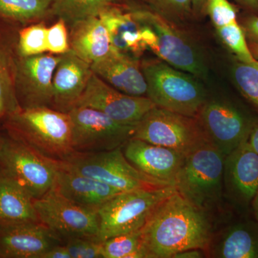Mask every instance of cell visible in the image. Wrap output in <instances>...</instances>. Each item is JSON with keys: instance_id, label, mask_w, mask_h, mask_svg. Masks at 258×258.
Instances as JSON below:
<instances>
[{"instance_id": "obj_37", "label": "cell", "mask_w": 258, "mask_h": 258, "mask_svg": "<svg viewBox=\"0 0 258 258\" xmlns=\"http://www.w3.org/2000/svg\"><path fill=\"white\" fill-rule=\"evenodd\" d=\"M40 258H71L63 243L57 244L42 254Z\"/></svg>"}, {"instance_id": "obj_32", "label": "cell", "mask_w": 258, "mask_h": 258, "mask_svg": "<svg viewBox=\"0 0 258 258\" xmlns=\"http://www.w3.org/2000/svg\"><path fill=\"white\" fill-rule=\"evenodd\" d=\"M71 258H102V242L90 237H74L63 242Z\"/></svg>"}, {"instance_id": "obj_39", "label": "cell", "mask_w": 258, "mask_h": 258, "mask_svg": "<svg viewBox=\"0 0 258 258\" xmlns=\"http://www.w3.org/2000/svg\"><path fill=\"white\" fill-rule=\"evenodd\" d=\"M247 142L258 154V118H256L254 120L253 125H252Z\"/></svg>"}, {"instance_id": "obj_21", "label": "cell", "mask_w": 258, "mask_h": 258, "mask_svg": "<svg viewBox=\"0 0 258 258\" xmlns=\"http://www.w3.org/2000/svg\"><path fill=\"white\" fill-rule=\"evenodd\" d=\"M98 18L106 27L115 50L136 58L147 50L142 40V23L132 12L125 13L118 5L111 4Z\"/></svg>"}, {"instance_id": "obj_13", "label": "cell", "mask_w": 258, "mask_h": 258, "mask_svg": "<svg viewBox=\"0 0 258 258\" xmlns=\"http://www.w3.org/2000/svg\"><path fill=\"white\" fill-rule=\"evenodd\" d=\"M88 107L125 124L137 125L155 104L147 96L121 93L93 74L76 107Z\"/></svg>"}, {"instance_id": "obj_5", "label": "cell", "mask_w": 258, "mask_h": 258, "mask_svg": "<svg viewBox=\"0 0 258 258\" xmlns=\"http://www.w3.org/2000/svg\"><path fill=\"white\" fill-rule=\"evenodd\" d=\"M142 23V37L147 48L172 67L206 79L208 68L203 54L194 42L159 13L132 11Z\"/></svg>"}, {"instance_id": "obj_15", "label": "cell", "mask_w": 258, "mask_h": 258, "mask_svg": "<svg viewBox=\"0 0 258 258\" xmlns=\"http://www.w3.org/2000/svg\"><path fill=\"white\" fill-rule=\"evenodd\" d=\"M61 243L62 239L40 222L0 225V258H40Z\"/></svg>"}, {"instance_id": "obj_19", "label": "cell", "mask_w": 258, "mask_h": 258, "mask_svg": "<svg viewBox=\"0 0 258 258\" xmlns=\"http://www.w3.org/2000/svg\"><path fill=\"white\" fill-rule=\"evenodd\" d=\"M93 74L121 93L147 96V86L137 58L112 47L108 55L91 64Z\"/></svg>"}, {"instance_id": "obj_17", "label": "cell", "mask_w": 258, "mask_h": 258, "mask_svg": "<svg viewBox=\"0 0 258 258\" xmlns=\"http://www.w3.org/2000/svg\"><path fill=\"white\" fill-rule=\"evenodd\" d=\"M224 190L237 205L252 203L258 189V154L246 141L226 156Z\"/></svg>"}, {"instance_id": "obj_33", "label": "cell", "mask_w": 258, "mask_h": 258, "mask_svg": "<svg viewBox=\"0 0 258 258\" xmlns=\"http://www.w3.org/2000/svg\"><path fill=\"white\" fill-rule=\"evenodd\" d=\"M46 39L49 53L60 55L71 50L68 25L62 19H58L52 26L47 28Z\"/></svg>"}, {"instance_id": "obj_23", "label": "cell", "mask_w": 258, "mask_h": 258, "mask_svg": "<svg viewBox=\"0 0 258 258\" xmlns=\"http://www.w3.org/2000/svg\"><path fill=\"white\" fill-rule=\"evenodd\" d=\"M210 248L213 257L258 258V222H236L225 229Z\"/></svg>"}, {"instance_id": "obj_35", "label": "cell", "mask_w": 258, "mask_h": 258, "mask_svg": "<svg viewBox=\"0 0 258 258\" xmlns=\"http://www.w3.org/2000/svg\"><path fill=\"white\" fill-rule=\"evenodd\" d=\"M159 14L173 18H184L192 13V0H146Z\"/></svg>"}, {"instance_id": "obj_41", "label": "cell", "mask_w": 258, "mask_h": 258, "mask_svg": "<svg viewBox=\"0 0 258 258\" xmlns=\"http://www.w3.org/2000/svg\"><path fill=\"white\" fill-rule=\"evenodd\" d=\"M246 9L251 11H258V0H235Z\"/></svg>"}, {"instance_id": "obj_12", "label": "cell", "mask_w": 258, "mask_h": 258, "mask_svg": "<svg viewBox=\"0 0 258 258\" xmlns=\"http://www.w3.org/2000/svg\"><path fill=\"white\" fill-rule=\"evenodd\" d=\"M197 118L210 143L225 156L247 141L254 120L232 103L219 100L206 101Z\"/></svg>"}, {"instance_id": "obj_22", "label": "cell", "mask_w": 258, "mask_h": 258, "mask_svg": "<svg viewBox=\"0 0 258 258\" xmlns=\"http://www.w3.org/2000/svg\"><path fill=\"white\" fill-rule=\"evenodd\" d=\"M70 28L71 50L88 64L101 60L111 50L109 35L98 17L77 22Z\"/></svg>"}, {"instance_id": "obj_25", "label": "cell", "mask_w": 258, "mask_h": 258, "mask_svg": "<svg viewBox=\"0 0 258 258\" xmlns=\"http://www.w3.org/2000/svg\"><path fill=\"white\" fill-rule=\"evenodd\" d=\"M17 62L0 37V118H8L22 110L16 90Z\"/></svg>"}, {"instance_id": "obj_3", "label": "cell", "mask_w": 258, "mask_h": 258, "mask_svg": "<svg viewBox=\"0 0 258 258\" xmlns=\"http://www.w3.org/2000/svg\"><path fill=\"white\" fill-rule=\"evenodd\" d=\"M142 68L147 82V97L156 106L197 118L207 96L195 76L164 61L147 60Z\"/></svg>"}, {"instance_id": "obj_7", "label": "cell", "mask_w": 258, "mask_h": 258, "mask_svg": "<svg viewBox=\"0 0 258 258\" xmlns=\"http://www.w3.org/2000/svg\"><path fill=\"white\" fill-rule=\"evenodd\" d=\"M60 161L71 170L98 180L120 191L169 185L134 167L127 160L122 148L104 152H74Z\"/></svg>"}, {"instance_id": "obj_36", "label": "cell", "mask_w": 258, "mask_h": 258, "mask_svg": "<svg viewBox=\"0 0 258 258\" xmlns=\"http://www.w3.org/2000/svg\"><path fill=\"white\" fill-rule=\"evenodd\" d=\"M242 29L249 42H258V16H251L247 18Z\"/></svg>"}, {"instance_id": "obj_10", "label": "cell", "mask_w": 258, "mask_h": 258, "mask_svg": "<svg viewBox=\"0 0 258 258\" xmlns=\"http://www.w3.org/2000/svg\"><path fill=\"white\" fill-rule=\"evenodd\" d=\"M74 152H98L122 148L135 134L137 125L117 121L97 110L75 107L69 112Z\"/></svg>"}, {"instance_id": "obj_26", "label": "cell", "mask_w": 258, "mask_h": 258, "mask_svg": "<svg viewBox=\"0 0 258 258\" xmlns=\"http://www.w3.org/2000/svg\"><path fill=\"white\" fill-rule=\"evenodd\" d=\"M53 0H0V17L21 23L42 21L52 14Z\"/></svg>"}, {"instance_id": "obj_27", "label": "cell", "mask_w": 258, "mask_h": 258, "mask_svg": "<svg viewBox=\"0 0 258 258\" xmlns=\"http://www.w3.org/2000/svg\"><path fill=\"white\" fill-rule=\"evenodd\" d=\"M111 5L106 0H53L52 15L71 27L81 20L99 17Z\"/></svg>"}, {"instance_id": "obj_9", "label": "cell", "mask_w": 258, "mask_h": 258, "mask_svg": "<svg viewBox=\"0 0 258 258\" xmlns=\"http://www.w3.org/2000/svg\"><path fill=\"white\" fill-rule=\"evenodd\" d=\"M133 138L187 156L210 143L198 118L155 106L139 122Z\"/></svg>"}, {"instance_id": "obj_24", "label": "cell", "mask_w": 258, "mask_h": 258, "mask_svg": "<svg viewBox=\"0 0 258 258\" xmlns=\"http://www.w3.org/2000/svg\"><path fill=\"white\" fill-rule=\"evenodd\" d=\"M37 222L40 221L33 199L0 170V225Z\"/></svg>"}, {"instance_id": "obj_14", "label": "cell", "mask_w": 258, "mask_h": 258, "mask_svg": "<svg viewBox=\"0 0 258 258\" xmlns=\"http://www.w3.org/2000/svg\"><path fill=\"white\" fill-rule=\"evenodd\" d=\"M60 55L43 53L17 62L16 90L22 109L51 107L52 79Z\"/></svg>"}, {"instance_id": "obj_18", "label": "cell", "mask_w": 258, "mask_h": 258, "mask_svg": "<svg viewBox=\"0 0 258 258\" xmlns=\"http://www.w3.org/2000/svg\"><path fill=\"white\" fill-rule=\"evenodd\" d=\"M93 74L91 64L72 50L60 55L52 79V108L69 113L76 106Z\"/></svg>"}, {"instance_id": "obj_34", "label": "cell", "mask_w": 258, "mask_h": 258, "mask_svg": "<svg viewBox=\"0 0 258 258\" xmlns=\"http://www.w3.org/2000/svg\"><path fill=\"white\" fill-rule=\"evenodd\" d=\"M205 12L216 29L237 20V11L228 0H208Z\"/></svg>"}, {"instance_id": "obj_43", "label": "cell", "mask_w": 258, "mask_h": 258, "mask_svg": "<svg viewBox=\"0 0 258 258\" xmlns=\"http://www.w3.org/2000/svg\"><path fill=\"white\" fill-rule=\"evenodd\" d=\"M252 210H253L254 217H255L256 221L258 222V189L256 192L255 196L252 202Z\"/></svg>"}, {"instance_id": "obj_29", "label": "cell", "mask_w": 258, "mask_h": 258, "mask_svg": "<svg viewBox=\"0 0 258 258\" xmlns=\"http://www.w3.org/2000/svg\"><path fill=\"white\" fill-rule=\"evenodd\" d=\"M47 30L44 20L21 29L18 36L19 56L30 57L47 52Z\"/></svg>"}, {"instance_id": "obj_2", "label": "cell", "mask_w": 258, "mask_h": 258, "mask_svg": "<svg viewBox=\"0 0 258 258\" xmlns=\"http://www.w3.org/2000/svg\"><path fill=\"white\" fill-rule=\"evenodd\" d=\"M9 120L18 139L45 157L62 161L74 152L69 113L51 107L25 108Z\"/></svg>"}, {"instance_id": "obj_16", "label": "cell", "mask_w": 258, "mask_h": 258, "mask_svg": "<svg viewBox=\"0 0 258 258\" xmlns=\"http://www.w3.org/2000/svg\"><path fill=\"white\" fill-rule=\"evenodd\" d=\"M122 150L134 167L148 176L173 186H175L176 178L186 157L174 149L136 138L129 139Z\"/></svg>"}, {"instance_id": "obj_4", "label": "cell", "mask_w": 258, "mask_h": 258, "mask_svg": "<svg viewBox=\"0 0 258 258\" xmlns=\"http://www.w3.org/2000/svg\"><path fill=\"white\" fill-rule=\"evenodd\" d=\"M177 191L175 186L122 191L97 210L100 242L114 236L142 230L156 209Z\"/></svg>"}, {"instance_id": "obj_6", "label": "cell", "mask_w": 258, "mask_h": 258, "mask_svg": "<svg viewBox=\"0 0 258 258\" xmlns=\"http://www.w3.org/2000/svg\"><path fill=\"white\" fill-rule=\"evenodd\" d=\"M225 157L211 143L186 156L176 180L178 192L205 211L218 206L224 194Z\"/></svg>"}, {"instance_id": "obj_31", "label": "cell", "mask_w": 258, "mask_h": 258, "mask_svg": "<svg viewBox=\"0 0 258 258\" xmlns=\"http://www.w3.org/2000/svg\"><path fill=\"white\" fill-rule=\"evenodd\" d=\"M217 31L226 46L235 54L237 60L245 63H251L256 60L249 50L243 29L237 20L217 28Z\"/></svg>"}, {"instance_id": "obj_30", "label": "cell", "mask_w": 258, "mask_h": 258, "mask_svg": "<svg viewBox=\"0 0 258 258\" xmlns=\"http://www.w3.org/2000/svg\"><path fill=\"white\" fill-rule=\"evenodd\" d=\"M232 72L239 91L258 108V61L245 63L237 60L233 64Z\"/></svg>"}, {"instance_id": "obj_44", "label": "cell", "mask_w": 258, "mask_h": 258, "mask_svg": "<svg viewBox=\"0 0 258 258\" xmlns=\"http://www.w3.org/2000/svg\"><path fill=\"white\" fill-rule=\"evenodd\" d=\"M106 1L111 3V4L118 5L122 0H106Z\"/></svg>"}, {"instance_id": "obj_8", "label": "cell", "mask_w": 258, "mask_h": 258, "mask_svg": "<svg viewBox=\"0 0 258 258\" xmlns=\"http://www.w3.org/2000/svg\"><path fill=\"white\" fill-rule=\"evenodd\" d=\"M57 166L58 161L45 157L18 139L0 137V170L34 200L53 188Z\"/></svg>"}, {"instance_id": "obj_38", "label": "cell", "mask_w": 258, "mask_h": 258, "mask_svg": "<svg viewBox=\"0 0 258 258\" xmlns=\"http://www.w3.org/2000/svg\"><path fill=\"white\" fill-rule=\"evenodd\" d=\"M205 251L202 249H189L181 251L171 258H202L205 255Z\"/></svg>"}, {"instance_id": "obj_40", "label": "cell", "mask_w": 258, "mask_h": 258, "mask_svg": "<svg viewBox=\"0 0 258 258\" xmlns=\"http://www.w3.org/2000/svg\"><path fill=\"white\" fill-rule=\"evenodd\" d=\"M208 0H192L193 12L197 14H203L206 10Z\"/></svg>"}, {"instance_id": "obj_20", "label": "cell", "mask_w": 258, "mask_h": 258, "mask_svg": "<svg viewBox=\"0 0 258 258\" xmlns=\"http://www.w3.org/2000/svg\"><path fill=\"white\" fill-rule=\"evenodd\" d=\"M53 189L74 203L97 209L122 191L66 167L58 161Z\"/></svg>"}, {"instance_id": "obj_11", "label": "cell", "mask_w": 258, "mask_h": 258, "mask_svg": "<svg viewBox=\"0 0 258 258\" xmlns=\"http://www.w3.org/2000/svg\"><path fill=\"white\" fill-rule=\"evenodd\" d=\"M34 206L39 221L63 242L74 237L98 239L99 220L97 209L68 200L53 188L42 198L34 200Z\"/></svg>"}, {"instance_id": "obj_1", "label": "cell", "mask_w": 258, "mask_h": 258, "mask_svg": "<svg viewBox=\"0 0 258 258\" xmlns=\"http://www.w3.org/2000/svg\"><path fill=\"white\" fill-rule=\"evenodd\" d=\"M147 258H171L189 249H209L212 226L208 212L178 191L166 199L142 229Z\"/></svg>"}, {"instance_id": "obj_28", "label": "cell", "mask_w": 258, "mask_h": 258, "mask_svg": "<svg viewBox=\"0 0 258 258\" xmlns=\"http://www.w3.org/2000/svg\"><path fill=\"white\" fill-rule=\"evenodd\" d=\"M102 258H147L142 230L110 237L102 242Z\"/></svg>"}, {"instance_id": "obj_42", "label": "cell", "mask_w": 258, "mask_h": 258, "mask_svg": "<svg viewBox=\"0 0 258 258\" xmlns=\"http://www.w3.org/2000/svg\"><path fill=\"white\" fill-rule=\"evenodd\" d=\"M248 46L254 58L258 61V42H249Z\"/></svg>"}]
</instances>
